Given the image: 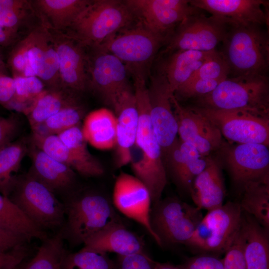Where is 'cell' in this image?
Returning a JSON list of instances; mask_svg holds the SVG:
<instances>
[{
	"instance_id": "49",
	"label": "cell",
	"mask_w": 269,
	"mask_h": 269,
	"mask_svg": "<svg viewBox=\"0 0 269 269\" xmlns=\"http://www.w3.org/2000/svg\"><path fill=\"white\" fill-rule=\"evenodd\" d=\"M26 254H0V269H17Z\"/></svg>"
},
{
	"instance_id": "52",
	"label": "cell",
	"mask_w": 269,
	"mask_h": 269,
	"mask_svg": "<svg viewBox=\"0 0 269 269\" xmlns=\"http://www.w3.org/2000/svg\"><path fill=\"white\" fill-rule=\"evenodd\" d=\"M5 64L3 62L1 54L0 51V71H4Z\"/></svg>"
},
{
	"instance_id": "43",
	"label": "cell",
	"mask_w": 269,
	"mask_h": 269,
	"mask_svg": "<svg viewBox=\"0 0 269 269\" xmlns=\"http://www.w3.org/2000/svg\"><path fill=\"white\" fill-rule=\"evenodd\" d=\"M225 254L223 258L224 269H246L243 239L240 230Z\"/></svg>"
},
{
	"instance_id": "50",
	"label": "cell",
	"mask_w": 269,
	"mask_h": 269,
	"mask_svg": "<svg viewBox=\"0 0 269 269\" xmlns=\"http://www.w3.org/2000/svg\"><path fill=\"white\" fill-rule=\"evenodd\" d=\"M17 33L9 30L0 25V47H6L15 40Z\"/></svg>"
},
{
	"instance_id": "3",
	"label": "cell",
	"mask_w": 269,
	"mask_h": 269,
	"mask_svg": "<svg viewBox=\"0 0 269 269\" xmlns=\"http://www.w3.org/2000/svg\"><path fill=\"white\" fill-rule=\"evenodd\" d=\"M197 98L198 107L241 110L269 118V83L267 75L228 77L212 92Z\"/></svg>"
},
{
	"instance_id": "24",
	"label": "cell",
	"mask_w": 269,
	"mask_h": 269,
	"mask_svg": "<svg viewBox=\"0 0 269 269\" xmlns=\"http://www.w3.org/2000/svg\"><path fill=\"white\" fill-rule=\"evenodd\" d=\"M30 146L28 152L32 163L27 173L54 194L70 189L75 181L74 171L51 158L33 144Z\"/></svg>"
},
{
	"instance_id": "44",
	"label": "cell",
	"mask_w": 269,
	"mask_h": 269,
	"mask_svg": "<svg viewBox=\"0 0 269 269\" xmlns=\"http://www.w3.org/2000/svg\"><path fill=\"white\" fill-rule=\"evenodd\" d=\"M156 262L145 252L118 256L116 269H155Z\"/></svg>"
},
{
	"instance_id": "19",
	"label": "cell",
	"mask_w": 269,
	"mask_h": 269,
	"mask_svg": "<svg viewBox=\"0 0 269 269\" xmlns=\"http://www.w3.org/2000/svg\"><path fill=\"white\" fill-rule=\"evenodd\" d=\"M194 6L205 10L228 26L268 24L269 2L263 0H192Z\"/></svg>"
},
{
	"instance_id": "35",
	"label": "cell",
	"mask_w": 269,
	"mask_h": 269,
	"mask_svg": "<svg viewBox=\"0 0 269 269\" xmlns=\"http://www.w3.org/2000/svg\"><path fill=\"white\" fill-rule=\"evenodd\" d=\"M12 78L15 86L14 96L2 106L9 110L24 113L34 100L45 89V86L36 76Z\"/></svg>"
},
{
	"instance_id": "7",
	"label": "cell",
	"mask_w": 269,
	"mask_h": 269,
	"mask_svg": "<svg viewBox=\"0 0 269 269\" xmlns=\"http://www.w3.org/2000/svg\"><path fill=\"white\" fill-rule=\"evenodd\" d=\"M7 197L43 231L58 232L63 227L64 204L51 190L28 173L17 176Z\"/></svg>"
},
{
	"instance_id": "38",
	"label": "cell",
	"mask_w": 269,
	"mask_h": 269,
	"mask_svg": "<svg viewBox=\"0 0 269 269\" xmlns=\"http://www.w3.org/2000/svg\"><path fill=\"white\" fill-rule=\"evenodd\" d=\"M34 37L33 29L19 41L10 52L7 64L12 77L36 76L29 64V52Z\"/></svg>"
},
{
	"instance_id": "40",
	"label": "cell",
	"mask_w": 269,
	"mask_h": 269,
	"mask_svg": "<svg viewBox=\"0 0 269 269\" xmlns=\"http://www.w3.org/2000/svg\"><path fill=\"white\" fill-rule=\"evenodd\" d=\"M62 142L75 154L91 163L100 162L89 151L87 141L80 125L68 129L58 134Z\"/></svg>"
},
{
	"instance_id": "18",
	"label": "cell",
	"mask_w": 269,
	"mask_h": 269,
	"mask_svg": "<svg viewBox=\"0 0 269 269\" xmlns=\"http://www.w3.org/2000/svg\"><path fill=\"white\" fill-rule=\"evenodd\" d=\"M48 30L58 56L61 86L77 94L85 91L88 89L86 47L62 32Z\"/></svg>"
},
{
	"instance_id": "5",
	"label": "cell",
	"mask_w": 269,
	"mask_h": 269,
	"mask_svg": "<svg viewBox=\"0 0 269 269\" xmlns=\"http://www.w3.org/2000/svg\"><path fill=\"white\" fill-rule=\"evenodd\" d=\"M123 30L96 46L120 59L134 79L146 81L155 55L167 40L140 22Z\"/></svg>"
},
{
	"instance_id": "11",
	"label": "cell",
	"mask_w": 269,
	"mask_h": 269,
	"mask_svg": "<svg viewBox=\"0 0 269 269\" xmlns=\"http://www.w3.org/2000/svg\"><path fill=\"white\" fill-rule=\"evenodd\" d=\"M88 89L112 107L117 98L130 88L129 72L113 54L95 46L86 48Z\"/></svg>"
},
{
	"instance_id": "22",
	"label": "cell",
	"mask_w": 269,
	"mask_h": 269,
	"mask_svg": "<svg viewBox=\"0 0 269 269\" xmlns=\"http://www.w3.org/2000/svg\"><path fill=\"white\" fill-rule=\"evenodd\" d=\"M204 170L194 179L190 193L195 206L209 211L222 206L225 196V187L221 162L207 156Z\"/></svg>"
},
{
	"instance_id": "20",
	"label": "cell",
	"mask_w": 269,
	"mask_h": 269,
	"mask_svg": "<svg viewBox=\"0 0 269 269\" xmlns=\"http://www.w3.org/2000/svg\"><path fill=\"white\" fill-rule=\"evenodd\" d=\"M112 107L116 120L115 161L116 166L121 167L130 163L138 126L136 101L131 87L117 98Z\"/></svg>"
},
{
	"instance_id": "30",
	"label": "cell",
	"mask_w": 269,
	"mask_h": 269,
	"mask_svg": "<svg viewBox=\"0 0 269 269\" xmlns=\"http://www.w3.org/2000/svg\"><path fill=\"white\" fill-rule=\"evenodd\" d=\"M82 130L87 142L97 148L109 149L116 144V117L108 109H100L89 114Z\"/></svg>"
},
{
	"instance_id": "6",
	"label": "cell",
	"mask_w": 269,
	"mask_h": 269,
	"mask_svg": "<svg viewBox=\"0 0 269 269\" xmlns=\"http://www.w3.org/2000/svg\"><path fill=\"white\" fill-rule=\"evenodd\" d=\"M64 205L65 221L60 231L64 240L73 244H84L108 226L121 222L109 200L98 193L73 197Z\"/></svg>"
},
{
	"instance_id": "34",
	"label": "cell",
	"mask_w": 269,
	"mask_h": 269,
	"mask_svg": "<svg viewBox=\"0 0 269 269\" xmlns=\"http://www.w3.org/2000/svg\"><path fill=\"white\" fill-rule=\"evenodd\" d=\"M34 257L24 269H61L66 255L60 231L42 241Z\"/></svg>"
},
{
	"instance_id": "42",
	"label": "cell",
	"mask_w": 269,
	"mask_h": 269,
	"mask_svg": "<svg viewBox=\"0 0 269 269\" xmlns=\"http://www.w3.org/2000/svg\"><path fill=\"white\" fill-rule=\"evenodd\" d=\"M222 81L214 80L196 79L181 85L174 93L182 98H199L212 92Z\"/></svg>"
},
{
	"instance_id": "32",
	"label": "cell",
	"mask_w": 269,
	"mask_h": 269,
	"mask_svg": "<svg viewBox=\"0 0 269 269\" xmlns=\"http://www.w3.org/2000/svg\"><path fill=\"white\" fill-rule=\"evenodd\" d=\"M0 225L30 240L43 241L48 237L46 232L30 220L8 197L0 193Z\"/></svg>"
},
{
	"instance_id": "36",
	"label": "cell",
	"mask_w": 269,
	"mask_h": 269,
	"mask_svg": "<svg viewBox=\"0 0 269 269\" xmlns=\"http://www.w3.org/2000/svg\"><path fill=\"white\" fill-rule=\"evenodd\" d=\"M85 109L81 103L63 109L49 118L32 133L42 134H58L80 125Z\"/></svg>"
},
{
	"instance_id": "48",
	"label": "cell",
	"mask_w": 269,
	"mask_h": 269,
	"mask_svg": "<svg viewBox=\"0 0 269 269\" xmlns=\"http://www.w3.org/2000/svg\"><path fill=\"white\" fill-rule=\"evenodd\" d=\"M14 93L13 78L6 75L4 71H0V104L3 106L9 102L13 97Z\"/></svg>"
},
{
	"instance_id": "26",
	"label": "cell",
	"mask_w": 269,
	"mask_h": 269,
	"mask_svg": "<svg viewBox=\"0 0 269 269\" xmlns=\"http://www.w3.org/2000/svg\"><path fill=\"white\" fill-rule=\"evenodd\" d=\"M240 231L246 269H269V230L242 211Z\"/></svg>"
},
{
	"instance_id": "39",
	"label": "cell",
	"mask_w": 269,
	"mask_h": 269,
	"mask_svg": "<svg viewBox=\"0 0 269 269\" xmlns=\"http://www.w3.org/2000/svg\"><path fill=\"white\" fill-rule=\"evenodd\" d=\"M229 74L230 69L228 63L221 52L217 51L211 58L192 75L187 82L200 79L223 81L228 78Z\"/></svg>"
},
{
	"instance_id": "29",
	"label": "cell",
	"mask_w": 269,
	"mask_h": 269,
	"mask_svg": "<svg viewBox=\"0 0 269 269\" xmlns=\"http://www.w3.org/2000/svg\"><path fill=\"white\" fill-rule=\"evenodd\" d=\"M216 51L178 50L170 53L160 70L164 74L171 91L174 94Z\"/></svg>"
},
{
	"instance_id": "41",
	"label": "cell",
	"mask_w": 269,
	"mask_h": 269,
	"mask_svg": "<svg viewBox=\"0 0 269 269\" xmlns=\"http://www.w3.org/2000/svg\"><path fill=\"white\" fill-rule=\"evenodd\" d=\"M30 240L0 225V254L26 253L27 246Z\"/></svg>"
},
{
	"instance_id": "47",
	"label": "cell",
	"mask_w": 269,
	"mask_h": 269,
	"mask_svg": "<svg viewBox=\"0 0 269 269\" xmlns=\"http://www.w3.org/2000/svg\"><path fill=\"white\" fill-rule=\"evenodd\" d=\"M18 128L19 122L15 116H0V149L12 142Z\"/></svg>"
},
{
	"instance_id": "17",
	"label": "cell",
	"mask_w": 269,
	"mask_h": 269,
	"mask_svg": "<svg viewBox=\"0 0 269 269\" xmlns=\"http://www.w3.org/2000/svg\"><path fill=\"white\" fill-rule=\"evenodd\" d=\"M147 89L151 124L164 154L177 138V125L171 101L174 94L161 70L151 76Z\"/></svg>"
},
{
	"instance_id": "33",
	"label": "cell",
	"mask_w": 269,
	"mask_h": 269,
	"mask_svg": "<svg viewBox=\"0 0 269 269\" xmlns=\"http://www.w3.org/2000/svg\"><path fill=\"white\" fill-rule=\"evenodd\" d=\"M28 148L22 140L12 141L0 149V193L7 197Z\"/></svg>"
},
{
	"instance_id": "2",
	"label": "cell",
	"mask_w": 269,
	"mask_h": 269,
	"mask_svg": "<svg viewBox=\"0 0 269 269\" xmlns=\"http://www.w3.org/2000/svg\"><path fill=\"white\" fill-rule=\"evenodd\" d=\"M135 18L124 0H91L62 32L85 47H92L129 27Z\"/></svg>"
},
{
	"instance_id": "10",
	"label": "cell",
	"mask_w": 269,
	"mask_h": 269,
	"mask_svg": "<svg viewBox=\"0 0 269 269\" xmlns=\"http://www.w3.org/2000/svg\"><path fill=\"white\" fill-rule=\"evenodd\" d=\"M191 108L210 120L230 141L269 145V118L241 110Z\"/></svg>"
},
{
	"instance_id": "27",
	"label": "cell",
	"mask_w": 269,
	"mask_h": 269,
	"mask_svg": "<svg viewBox=\"0 0 269 269\" xmlns=\"http://www.w3.org/2000/svg\"><path fill=\"white\" fill-rule=\"evenodd\" d=\"M31 143L56 161L87 177L99 176L104 169L100 162L91 163L71 151L57 134L32 133Z\"/></svg>"
},
{
	"instance_id": "23",
	"label": "cell",
	"mask_w": 269,
	"mask_h": 269,
	"mask_svg": "<svg viewBox=\"0 0 269 269\" xmlns=\"http://www.w3.org/2000/svg\"><path fill=\"white\" fill-rule=\"evenodd\" d=\"M83 250L125 256L144 252V243L121 222L114 223L94 235L84 244Z\"/></svg>"
},
{
	"instance_id": "8",
	"label": "cell",
	"mask_w": 269,
	"mask_h": 269,
	"mask_svg": "<svg viewBox=\"0 0 269 269\" xmlns=\"http://www.w3.org/2000/svg\"><path fill=\"white\" fill-rule=\"evenodd\" d=\"M242 217L237 202L229 201L208 211L186 246L200 254L225 253L240 230Z\"/></svg>"
},
{
	"instance_id": "37",
	"label": "cell",
	"mask_w": 269,
	"mask_h": 269,
	"mask_svg": "<svg viewBox=\"0 0 269 269\" xmlns=\"http://www.w3.org/2000/svg\"><path fill=\"white\" fill-rule=\"evenodd\" d=\"M114 266L106 254L81 249L66 254L61 269H114Z\"/></svg>"
},
{
	"instance_id": "28",
	"label": "cell",
	"mask_w": 269,
	"mask_h": 269,
	"mask_svg": "<svg viewBox=\"0 0 269 269\" xmlns=\"http://www.w3.org/2000/svg\"><path fill=\"white\" fill-rule=\"evenodd\" d=\"M78 94L63 87L45 89L23 113L32 131L63 109L81 103Z\"/></svg>"
},
{
	"instance_id": "21",
	"label": "cell",
	"mask_w": 269,
	"mask_h": 269,
	"mask_svg": "<svg viewBox=\"0 0 269 269\" xmlns=\"http://www.w3.org/2000/svg\"><path fill=\"white\" fill-rule=\"evenodd\" d=\"M33 29L34 37L29 52L31 67L47 88L62 87L58 56L49 30L41 24Z\"/></svg>"
},
{
	"instance_id": "25",
	"label": "cell",
	"mask_w": 269,
	"mask_h": 269,
	"mask_svg": "<svg viewBox=\"0 0 269 269\" xmlns=\"http://www.w3.org/2000/svg\"><path fill=\"white\" fill-rule=\"evenodd\" d=\"M90 0H30L33 13L48 29L64 31L90 3Z\"/></svg>"
},
{
	"instance_id": "13",
	"label": "cell",
	"mask_w": 269,
	"mask_h": 269,
	"mask_svg": "<svg viewBox=\"0 0 269 269\" xmlns=\"http://www.w3.org/2000/svg\"><path fill=\"white\" fill-rule=\"evenodd\" d=\"M125 4L140 23L167 42L174 28L185 18L200 12L187 0H127Z\"/></svg>"
},
{
	"instance_id": "14",
	"label": "cell",
	"mask_w": 269,
	"mask_h": 269,
	"mask_svg": "<svg viewBox=\"0 0 269 269\" xmlns=\"http://www.w3.org/2000/svg\"><path fill=\"white\" fill-rule=\"evenodd\" d=\"M234 183L242 190L249 182L269 179V146L260 143L229 145L218 151Z\"/></svg>"
},
{
	"instance_id": "16",
	"label": "cell",
	"mask_w": 269,
	"mask_h": 269,
	"mask_svg": "<svg viewBox=\"0 0 269 269\" xmlns=\"http://www.w3.org/2000/svg\"><path fill=\"white\" fill-rule=\"evenodd\" d=\"M113 202L120 212L140 224L156 243L162 246V242L150 222L152 200L150 193L138 179L127 173L121 172L115 183Z\"/></svg>"
},
{
	"instance_id": "46",
	"label": "cell",
	"mask_w": 269,
	"mask_h": 269,
	"mask_svg": "<svg viewBox=\"0 0 269 269\" xmlns=\"http://www.w3.org/2000/svg\"><path fill=\"white\" fill-rule=\"evenodd\" d=\"M28 12H20L0 6V25L17 33Z\"/></svg>"
},
{
	"instance_id": "12",
	"label": "cell",
	"mask_w": 269,
	"mask_h": 269,
	"mask_svg": "<svg viewBox=\"0 0 269 269\" xmlns=\"http://www.w3.org/2000/svg\"><path fill=\"white\" fill-rule=\"evenodd\" d=\"M229 26L199 12L185 18L174 31L163 54L178 50L210 51L223 42Z\"/></svg>"
},
{
	"instance_id": "15",
	"label": "cell",
	"mask_w": 269,
	"mask_h": 269,
	"mask_svg": "<svg viewBox=\"0 0 269 269\" xmlns=\"http://www.w3.org/2000/svg\"><path fill=\"white\" fill-rule=\"evenodd\" d=\"M171 101L181 141L193 146L203 157L218 151L224 145L218 129L204 116L191 107L182 106L173 94Z\"/></svg>"
},
{
	"instance_id": "4",
	"label": "cell",
	"mask_w": 269,
	"mask_h": 269,
	"mask_svg": "<svg viewBox=\"0 0 269 269\" xmlns=\"http://www.w3.org/2000/svg\"><path fill=\"white\" fill-rule=\"evenodd\" d=\"M221 52L234 76L267 75L269 38L260 25L229 26Z\"/></svg>"
},
{
	"instance_id": "45",
	"label": "cell",
	"mask_w": 269,
	"mask_h": 269,
	"mask_svg": "<svg viewBox=\"0 0 269 269\" xmlns=\"http://www.w3.org/2000/svg\"><path fill=\"white\" fill-rule=\"evenodd\" d=\"M180 266L182 269H224L223 259L209 254L191 257Z\"/></svg>"
},
{
	"instance_id": "51",
	"label": "cell",
	"mask_w": 269,
	"mask_h": 269,
	"mask_svg": "<svg viewBox=\"0 0 269 269\" xmlns=\"http://www.w3.org/2000/svg\"><path fill=\"white\" fill-rule=\"evenodd\" d=\"M155 269H182L180 265L176 266L169 263L156 262Z\"/></svg>"
},
{
	"instance_id": "9",
	"label": "cell",
	"mask_w": 269,
	"mask_h": 269,
	"mask_svg": "<svg viewBox=\"0 0 269 269\" xmlns=\"http://www.w3.org/2000/svg\"><path fill=\"white\" fill-rule=\"evenodd\" d=\"M203 217L195 206L170 197L154 204L150 222L162 243L186 245Z\"/></svg>"
},
{
	"instance_id": "31",
	"label": "cell",
	"mask_w": 269,
	"mask_h": 269,
	"mask_svg": "<svg viewBox=\"0 0 269 269\" xmlns=\"http://www.w3.org/2000/svg\"><path fill=\"white\" fill-rule=\"evenodd\" d=\"M241 210L269 230V179L251 182L242 190Z\"/></svg>"
},
{
	"instance_id": "1",
	"label": "cell",
	"mask_w": 269,
	"mask_h": 269,
	"mask_svg": "<svg viewBox=\"0 0 269 269\" xmlns=\"http://www.w3.org/2000/svg\"><path fill=\"white\" fill-rule=\"evenodd\" d=\"M134 94L138 115L134 145L131 149L132 168L135 176L148 189L152 203L160 200L167 184L162 152L150 117L146 81L134 79Z\"/></svg>"
}]
</instances>
